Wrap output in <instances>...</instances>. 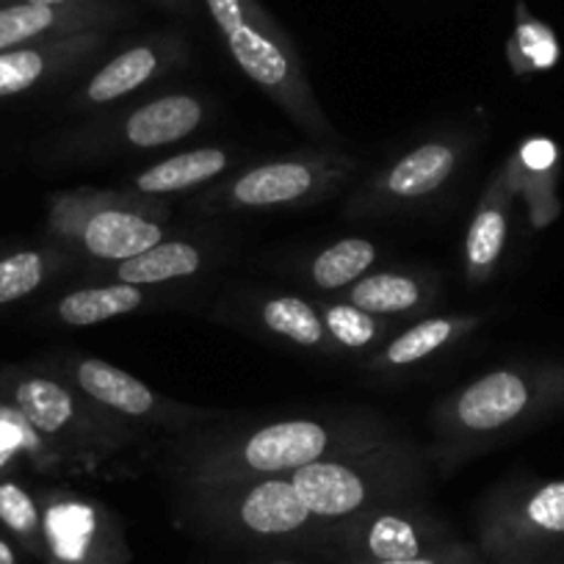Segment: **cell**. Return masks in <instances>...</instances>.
<instances>
[{
    "label": "cell",
    "mask_w": 564,
    "mask_h": 564,
    "mask_svg": "<svg viewBox=\"0 0 564 564\" xmlns=\"http://www.w3.org/2000/svg\"><path fill=\"white\" fill-rule=\"evenodd\" d=\"M395 435L384 417L368 410L276 417L232 426H197L177 435L166 452L172 479L181 487L225 479L289 476L318 459L373 446Z\"/></svg>",
    "instance_id": "1"
},
{
    "label": "cell",
    "mask_w": 564,
    "mask_h": 564,
    "mask_svg": "<svg viewBox=\"0 0 564 564\" xmlns=\"http://www.w3.org/2000/svg\"><path fill=\"white\" fill-rule=\"evenodd\" d=\"M564 410V362L501 366L452 390L432 410L441 463L459 465Z\"/></svg>",
    "instance_id": "2"
},
{
    "label": "cell",
    "mask_w": 564,
    "mask_h": 564,
    "mask_svg": "<svg viewBox=\"0 0 564 564\" xmlns=\"http://www.w3.org/2000/svg\"><path fill=\"white\" fill-rule=\"evenodd\" d=\"M181 490L183 520L205 540L247 551L311 553L329 562L335 525L305 507L289 476L225 479Z\"/></svg>",
    "instance_id": "3"
},
{
    "label": "cell",
    "mask_w": 564,
    "mask_h": 564,
    "mask_svg": "<svg viewBox=\"0 0 564 564\" xmlns=\"http://www.w3.org/2000/svg\"><path fill=\"white\" fill-rule=\"evenodd\" d=\"M289 479L318 520L338 525L373 509L417 501L426 485V457L412 441L390 435L373 446L305 465Z\"/></svg>",
    "instance_id": "4"
},
{
    "label": "cell",
    "mask_w": 564,
    "mask_h": 564,
    "mask_svg": "<svg viewBox=\"0 0 564 564\" xmlns=\"http://www.w3.org/2000/svg\"><path fill=\"white\" fill-rule=\"evenodd\" d=\"M203 7L236 67L311 139H333V122L318 106L305 62L258 0H203Z\"/></svg>",
    "instance_id": "5"
},
{
    "label": "cell",
    "mask_w": 564,
    "mask_h": 564,
    "mask_svg": "<svg viewBox=\"0 0 564 564\" xmlns=\"http://www.w3.org/2000/svg\"><path fill=\"white\" fill-rule=\"evenodd\" d=\"M170 214L164 199L124 188H75L56 194L51 227L75 252L108 265L164 241Z\"/></svg>",
    "instance_id": "6"
},
{
    "label": "cell",
    "mask_w": 564,
    "mask_h": 564,
    "mask_svg": "<svg viewBox=\"0 0 564 564\" xmlns=\"http://www.w3.org/2000/svg\"><path fill=\"white\" fill-rule=\"evenodd\" d=\"M357 166V159L335 148L300 150L247 166L238 175L214 183L199 197V208L214 214H276L311 208L344 192Z\"/></svg>",
    "instance_id": "7"
},
{
    "label": "cell",
    "mask_w": 564,
    "mask_h": 564,
    "mask_svg": "<svg viewBox=\"0 0 564 564\" xmlns=\"http://www.w3.org/2000/svg\"><path fill=\"white\" fill-rule=\"evenodd\" d=\"M14 406L36 435L64 443L75 459L95 463V468L130 452L144 435V430L113 415L73 382H58L42 373L20 379Z\"/></svg>",
    "instance_id": "8"
},
{
    "label": "cell",
    "mask_w": 564,
    "mask_h": 564,
    "mask_svg": "<svg viewBox=\"0 0 564 564\" xmlns=\"http://www.w3.org/2000/svg\"><path fill=\"white\" fill-rule=\"evenodd\" d=\"M470 148L474 139L463 130H448L417 141L351 192L346 214L366 219V216L406 214L417 205L430 203L446 192L452 181H457Z\"/></svg>",
    "instance_id": "9"
},
{
    "label": "cell",
    "mask_w": 564,
    "mask_h": 564,
    "mask_svg": "<svg viewBox=\"0 0 564 564\" xmlns=\"http://www.w3.org/2000/svg\"><path fill=\"white\" fill-rule=\"evenodd\" d=\"M564 536V479L514 481L492 490L476 509V545L487 564L507 553L536 551Z\"/></svg>",
    "instance_id": "10"
},
{
    "label": "cell",
    "mask_w": 564,
    "mask_h": 564,
    "mask_svg": "<svg viewBox=\"0 0 564 564\" xmlns=\"http://www.w3.org/2000/svg\"><path fill=\"white\" fill-rule=\"evenodd\" d=\"M459 536L452 525L423 507L421 501L395 503L338 523L329 540V562H384V558H415L441 551Z\"/></svg>",
    "instance_id": "11"
},
{
    "label": "cell",
    "mask_w": 564,
    "mask_h": 564,
    "mask_svg": "<svg viewBox=\"0 0 564 564\" xmlns=\"http://www.w3.org/2000/svg\"><path fill=\"white\" fill-rule=\"evenodd\" d=\"M67 377L80 393L144 432L170 430L175 435H183V432L219 421V412L166 399V395L155 393L150 384L135 379L133 373L113 366V362L100 360V357H75Z\"/></svg>",
    "instance_id": "12"
},
{
    "label": "cell",
    "mask_w": 564,
    "mask_h": 564,
    "mask_svg": "<svg viewBox=\"0 0 564 564\" xmlns=\"http://www.w3.org/2000/svg\"><path fill=\"white\" fill-rule=\"evenodd\" d=\"M42 547L51 564H128L130 545L117 514L100 501L58 496L42 512Z\"/></svg>",
    "instance_id": "13"
},
{
    "label": "cell",
    "mask_w": 564,
    "mask_h": 564,
    "mask_svg": "<svg viewBox=\"0 0 564 564\" xmlns=\"http://www.w3.org/2000/svg\"><path fill=\"white\" fill-rule=\"evenodd\" d=\"M208 119V102L192 91H166L117 113L95 128V155L153 153L197 133Z\"/></svg>",
    "instance_id": "14"
},
{
    "label": "cell",
    "mask_w": 564,
    "mask_h": 564,
    "mask_svg": "<svg viewBox=\"0 0 564 564\" xmlns=\"http://www.w3.org/2000/svg\"><path fill=\"white\" fill-rule=\"evenodd\" d=\"M186 56L188 51L181 36H153V40L135 42V45L124 47L122 53L108 58L106 64H100L86 78L78 97H75V108L100 111V108L117 106L133 91L164 78L172 67L186 62Z\"/></svg>",
    "instance_id": "15"
},
{
    "label": "cell",
    "mask_w": 564,
    "mask_h": 564,
    "mask_svg": "<svg viewBox=\"0 0 564 564\" xmlns=\"http://www.w3.org/2000/svg\"><path fill=\"white\" fill-rule=\"evenodd\" d=\"M124 18V9L111 0H78L67 7L9 3L0 7V51L67 40V36L108 31Z\"/></svg>",
    "instance_id": "16"
},
{
    "label": "cell",
    "mask_w": 564,
    "mask_h": 564,
    "mask_svg": "<svg viewBox=\"0 0 564 564\" xmlns=\"http://www.w3.org/2000/svg\"><path fill=\"white\" fill-rule=\"evenodd\" d=\"M518 177L509 161L481 194L479 205L474 210L468 232H465V276L470 285H485L496 274L501 254L507 249L509 225H512V205L518 197Z\"/></svg>",
    "instance_id": "17"
},
{
    "label": "cell",
    "mask_w": 564,
    "mask_h": 564,
    "mask_svg": "<svg viewBox=\"0 0 564 564\" xmlns=\"http://www.w3.org/2000/svg\"><path fill=\"white\" fill-rule=\"evenodd\" d=\"M108 45H111L108 31H89V34L67 36V40L0 51V97L23 95L56 73L84 67Z\"/></svg>",
    "instance_id": "18"
},
{
    "label": "cell",
    "mask_w": 564,
    "mask_h": 564,
    "mask_svg": "<svg viewBox=\"0 0 564 564\" xmlns=\"http://www.w3.org/2000/svg\"><path fill=\"white\" fill-rule=\"evenodd\" d=\"M479 327L481 318L470 316V313L421 318V322L410 324L406 329L395 333L393 338L384 340V344L373 351L371 360H368V368L377 373L410 371V368L423 366V362L441 357L443 351L459 346Z\"/></svg>",
    "instance_id": "19"
},
{
    "label": "cell",
    "mask_w": 564,
    "mask_h": 564,
    "mask_svg": "<svg viewBox=\"0 0 564 564\" xmlns=\"http://www.w3.org/2000/svg\"><path fill=\"white\" fill-rule=\"evenodd\" d=\"M335 296L371 316L395 322L430 311L437 296V280L421 271H368Z\"/></svg>",
    "instance_id": "20"
},
{
    "label": "cell",
    "mask_w": 564,
    "mask_h": 564,
    "mask_svg": "<svg viewBox=\"0 0 564 564\" xmlns=\"http://www.w3.org/2000/svg\"><path fill=\"white\" fill-rule=\"evenodd\" d=\"M232 153L225 148H194L186 153L170 155V159L159 161V164L144 166L141 172L130 175L122 181L124 192L141 194V197L164 199L172 194H186L199 186L216 183L219 177L227 175L232 166Z\"/></svg>",
    "instance_id": "21"
},
{
    "label": "cell",
    "mask_w": 564,
    "mask_h": 564,
    "mask_svg": "<svg viewBox=\"0 0 564 564\" xmlns=\"http://www.w3.org/2000/svg\"><path fill=\"white\" fill-rule=\"evenodd\" d=\"M208 265V254L199 243L183 241V238H164L155 247L133 254L119 263L100 265L102 282H122L135 289L164 285V282L188 280Z\"/></svg>",
    "instance_id": "22"
},
{
    "label": "cell",
    "mask_w": 564,
    "mask_h": 564,
    "mask_svg": "<svg viewBox=\"0 0 564 564\" xmlns=\"http://www.w3.org/2000/svg\"><path fill=\"white\" fill-rule=\"evenodd\" d=\"M258 324L274 338L294 344L307 351H322V355H335V344L329 340L327 327H324L318 302L305 300V296L274 294L263 296L254 305Z\"/></svg>",
    "instance_id": "23"
},
{
    "label": "cell",
    "mask_w": 564,
    "mask_h": 564,
    "mask_svg": "<svg viewBox=\"0 0 564 564\" xmlns=\"http://www.w3.org/2000/svg\"><path fill=\"white\" fill-rule=\"evenodd\" d=\"M148 305L150 296L144 289L122 285V282H102V285L64 294L56 302V318L64 327H95V324L128 316Z\"/></svg>",
    "instance_id": "24"
},
{
    "label": "cell",
    "mask_w": 564,
    "mask_h": 564,
    "mask_svg": "<svg viewBox=\"0 0 564 564\" xmlns=\"http://www.w3.org/2000/svg\"><path fill=\"white\" fill-rule=\"evenodd\" d=\"M379 260V249L371 238L349 236L324 247L307 263V280L324 294H340L351 282L366 276Z\"/></svg>",
    "instance_id": "25"
},
{
    "label": "cell",
    "mask_w": 564,
    "mask_h": 564,
    "mask_svg": "<svg viewBox=\"0 0 564 564\" xmlns=\"http://www.w3.org/2000/svg\"><path fill=\"white\" fill-rule=\"evenodd\" d=\"M324 327H327L329 340L338 351H377L388 338H393V322L371 316L349 302L333 300L318 302Z\"/></svg>",
    "instance_id": "26"
},
{
    "label": "cell",
    "mask_w": 564,
    "mask_h": 564,
    "mask_svg": "<svg viewBox=\"0 0 564 564\" xmlns=\"http://www.w3.org/2000/svg\"><path fill=\"white\" fill-rule=\"evenodd\" d=\"M56 263V254L40 252V249H23V252L0 260V305H12V302L34 294L51 276Z\"/></svg>",
    "instance_id": "27"
},
{
    "label": "cell",
    "mask_w": 564,
    "mask_h": 564,
    "mask_svg": "<svg viewBox=\"0 0 564 564\" xmlns=\"http://www.w3.org/2000/svg\"><path fill=\"white\" fill-rule=\"evenodd\" d=\"M509 51H512V64L520 73H529V69H547L556 64L558 42L547 25H542L540 20H534L531 14H525L523 9H520L518 31H514V40Z\"/></svg>",
    "instance_id": "28"
},
{
    "label": "cell",
    "mask_w": 564,
    "mask_h": 564,
    "mask_svg": "<svg viewBox=\"0 0 564 564\" xmlns=\"http://www.w3.org/2000/svg\"><path fill=\"white\" fill-rule=\"evenodd\" d=\"M0 520L31 545H42V512L34 496L18 481H0Z\"/></svg>",
    "instance_id": "29"
},
{
    "label": "cell",
    "mask_w": 564,
    "mask_h": 564,
    "mask_svg": "<svg viewBox=\"0 0 564 564\" xmlns=\"http://www.w3.org/2000/svg\"><path fill=\"white\" fill-rule=\"evenodd\" d=\"M327 564H487V558L485 553L479 551V545L457 540L452 542V545L441 547V551L423 553V556L415 558H384V562H355V558H340V562Z\"/></svg>",
    "instance_id": "30"
},
{
    "label": "cell",
    "mask_w": 564,
    "mask_h": 564,
    "mask_svg": "<svg viewBox=\"0 0 564 564\" xmlns=\"http://www.w3.org/2000/svg\"><path fill=\"white\" fill-rule=\"evenodd\" d=\"M534 551H518V553H507V556L496 558V562L490 564H547V562H540L536 556H531Z\"/></svg>",
    "instance_id": "31"
},
{
    "label": "cell",
    "mask_w": 564,
    "mask_h": 564,
    "mask_svg": "<svg viewBox=\"0 0 564 564\" xmlns=\"http://www.w3.org/2000/svg\"><path fill=\"white\" fill-rule=\"evenodd\" d=\"M23 446L20 441H12V437H0V468L12 459V454Z\"/></svg>",
    "instance_id": "32"
},
{
    "label": "cell",
    "mask_w": 564,
    "mask_h": 564,
    "mask_svg": "<svg viewBox=\"0 0 564 564\" xmlns=\"http://www.w3.org/2000/svg\"><path fill=\"white\" fill-rule=\"evenodd\" d=\"M0 564H18V556L7 540H0Z\"/></svg>",
    "instance_id": "33"
},
{
    "label": "cell",
    "mask_w": 564,
    "mask_h": 564,
    "mask_svg": "<svg viewBox=\"0 0 564 564\" xmlns=\"http://www.w3.org/2000/svg\"><path fill=\"white\" fill-rule=\"evenodd\" d=\"M153 3L172 9V12H188V0H153Z\"/></svg>",
    "instance_id": "34"
},
{
    "label": "cell",
    "mask_w": 564,
    "mask_h": 564,
    "mask_svg": "<svg viewBox=\"0 0 564 564\" xmlns=\"http://www.w3.org/2000/svg\"><path fill=\"white\" fill-rule=\"evenodd\" d=\"M18 3H34V7H67V3H78V0H18Z\"/></svg>",
    "instance_id": "35"
},
{
    "label": "cell",
    "mask_w": 564,
    "mask_h": 564,
    "mask_svg": "<svg viewBox=\"0 0 564 564\" xmlns=\"http://www.w3.org/2000/svg\"><path fill=\"white\" fill-rule=\"evenodd\" d=\"M280 564H294V562H280Z\"/></svg>",
    "instance_id": "36"
}]
</instances>
